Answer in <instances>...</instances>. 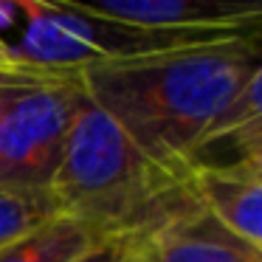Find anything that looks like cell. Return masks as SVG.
Here are the masks:
<instances>
[{
	"instance_id": "1",
	"label": "cell",
	"mask_w": 262,
	"mask_h": 262,
	"mask_svg": "<svg viewBox=\"0 0 262 262\" xmlns=\"http://www.w3.org/2000/svg\"><path fill=\"white\" fill-rule=\"evenodd\" d=\"M262 74V40H231L141 62L99 65L82 88L141 149L186 169L211 121Z\"/></svg>"
},
{
	"instance_id": "2",
	"label": "cell",
	"mask_w": 262,
	"mask_h": 262,
	"mask_svg": "<svg viewBox=\"0 0 262 262\" xmlns=\"http://www.w3.org/2000/svg\"><path fill=\"white\" fill-rule=\"evenodd\" d=\"M54 214L133 239L198 206L189 172L141 149L104 110L82 96L59 169L48 186Z\"/></svg>"
},
{
	"instance_id": "3",
	"label": "cell",
	"mask_w": 262,
	"mask_h": 262,
	"mask_svg": "<svg viewBox=\"0 0 262 262\" xmlns=\"http://www.w3.org/2000/svg\"><path fill=\"white\" fill-rule=\"evenodd\" d=\"M82 96V76L42 68L0 79V186L48 200Z\"/></svg>"
},
{
	"instance_id": "4",
	"label": "cell",
	"mask_w": 262,
	"mask_h": 262,
	"mask_svg": "<svg viewBox=\"0 0 262 262\" xmlns=\"http://www.w3.org/2000/svg\"><path fill=\"white\" fill-rule=\"evenodd\" d=\"M121 243L124 262H262V248L234 237L200 203Z\"/></svg>"
},
{
	"instance_id": "5",
	"label": "cell",
	"mask_w": 262,
	"mask_h": 262,
	"mask_svg": "<svg viewBox=\"0 0 262 262\" xmlns=\"http://www.w3.org/2000/svg\"><path fill=\"white\" fill-rule=\"evenodd\" d=\"M91 9L144 29L262 37V6L256 0H102Z\"/></svg>"
},
{
	"instance_id": "6",
	"label": "cell",
	"mask_w": 262,
	"mask_h": 262,
	"mask_svg": "<svg viewBox=\"0 0 262 262\" xmlns=\"http://www.w3.org/2000/svg\"><path fill=\"white\" fill-rule=\"evenodd\" d=\"M189 178L200 209L243 243L262 248V166L194 169Z\"/></svg>"
},
{
	"instance_id": "7",
	"label": "cell",
	"mask_w": 262,
	"mask_h": 262,
	"mask_svg": "<svg viewBox=\"0 0 262 262\" xmlns=\"http://www.w3.org/2000/svg\"><path fill=\"white\" fill-rule=\"evenodd\" d=\"M104 239L96 228L65 214H51L20 237L0 245V262H76Z\"/></svg>"
},
{
	"instance_id": "8",
	"label": "cell",
	"mask_w": 262,
	"mask_h": 262,
	"mask_svg": "<svg viewBox=\"0 0 262 262\" xmlns=\"http://www.w3.org/2000/svg\"><path fill=\"white\" fill-rule=\"evenodd\" d=\"M51 214L54 209L46 198H31V194H20L0 186V245L20 237Z\"/></svg>"
},
{
	"instance_id": "9",
	"label": "cell",
	"mask_w": 262,
	"mask_h": 262,
	"mask_svg": "<svg viewBox=\"0 0 262 262\" xmlns=\"http://www.w3.org/2000/svg\"><path fill=\"white\" fill-rule=\"evenodd\" d=\"M37 65H29L12 51L6 40H0V79H12V76H20V74H29L34 71Z\"/></svg>"
},
{
	"instance_id": "10",
	"label": "cell",
	"mask_w": 262,
	"mask_h": 262,
	"mask_svg": "<svg viewBox=\"0 0 262 262\" xmlns=\"http://www.w3.org/2000/svg\"><path fill=\"white\" fill-rule=\"evenodd\" d=\"M76 262H124V243H121V239L102 243V245H96V248H91Z\"/></svg>"
},
{
	"instance_id": "11",
	"label": "cell",
	"mask_w": 262,
	"mask_h": 262,
	"mask_svg": "<svg viewBox=\"0 0 262 262\" xmlns=\"http://www.w3.org/2000/svg\"><path fill=\"white\" fill-rule=\"evenodd\" d=\"M20 26V9H17V0L14 3H3L0 0V40H6V31ZM9 42V40H6Z\"/></svg>"
}]
</instances>
